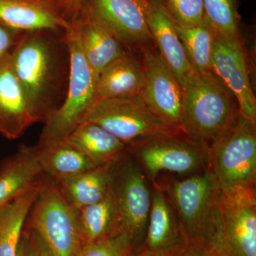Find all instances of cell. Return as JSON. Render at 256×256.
<instances>
[{"instance_id":"30","label":"cell","mask_w":256,"mask_h":256,"mask_svg":"<svg viewBox=\"0 0 256 256\" xmlns=\"http://www.w3.org/2000/svg\"><path fill=\"white\" fill-rule=\"evenodd\" d=\"M21 32L0 22V62L11 54L22 36Z\"/></svg>"},{"instance_id":"20","label":"cell","mask_w":256,"mask_h":256,"mask_svg":"<svg viewBox=\"0 0 256 256\" xmlns=\"http://www.w3.org/2000/svg\"><path fill=\"white\" fill-rule=\"evenodd\" d=\"M144 84L142 62L127 52L101 72L96 84L95 101L141 94Z\"/></svg>"},{"instance_id":"23","label":"cell","mask_w":256,"mask_h":256,"mask_svg":"<svg viewBox=\"0 0 256 256\" xmlns=\"http://www.w3.org/2000/svg\"><path fill=\"white\" fill-rule=\"evenodd\" d=\"M44 180L38 186L0 208V256H18L26 217Z\"/></svg>"},{"instance_id":"22","label":"cell","mask_w":256,"mask_h":256,"mask_svg":"<svg viewBox=\"0 0 256 256\" xmlns=\"http://www.w3.org/2000/svg\"><path fill=\"white\" fill-rule=\"evenodd\" d=\"M36 149L42 172L56 181L76 176L98 166L78 150L62 140L38 142Z\"/></svg>"},{"instance_id":"32","label":"cell","mask_w":256,"mask_h":256,"mask_svg":"<svg viewBox=\"0 0 256 256\" xmlns=\"http://www.w3.org/2000/svg\"><path fill=\"white\" fill-rule=\"evenodd\" d=\"M176 256H225L213 248L188 244L186 248Z\"/></svg>"},{"instance_id":"33","label":"cell","mask_w":256,"mask_h":256,"mask_svg":"<svg viewBox=\"0 0 256 256\" xmlns=\"http://www.w3.org/2000/svg\"><path fill=\"white\" fill-rule=\"evenodd\" d=\"M18 256H34L33 248H32L31 238L28 229L24 226L20 244Z\"/></svg>"},{"instance_id":"34","label":"cell","mask_w":256,"mask_h":256,"mask_svg":"<svg viewBox=\"0 0 256 256\" xmlns=\"http://www.w3.org/2000/svg\"><path fill=\"white\" fill-rule=\"evenodd\" d=\"M68 1V6L76 14H78L80 10L82 9V2L84 0H67Z\"/></svg>"},{"instance_id":"12","label":"cell","mask_w":256,"mask_h":256,"mask_svg":"<svg viewBox=\"0 0 256 256\" xmlns=\"http://www.w3.org/2000/svg\"><path fill=\"white\" fill-rule=\"evenodd\" d=\"M212 72L234 96L239 111L256 122V100L249 78L246 56L239 38L215 33Z\"/></svg>"},{"instance_id":"5","label":"cell","mask_w":256,"mask_h":256,"mask_svg":"<svg viewBox=\"0 0 256 256\" xmlns=\"http://www.w3.org/2000/svg\"><path fill=\"white\" fill-rule=\"evenodd\" d=\"M150 182L162 174L184 178L208 169V144L182 130L158 133L128 144Z\"/></svg>"},{"instance_id":"28","label":"cell","mask_w":256,"mask_h":256,"mask_svg":"<svg viewBox=\"0 0 256 256\" xmlns=\"http://www.w3.org/2000/svg\"><path fill=\"white\" fill-rule=\"evenodd\" d=\"M136 250L132 238L126 232H122L109 238L86 244L79 256H132Z\"/></svg>"},{"instance_id":"29","label":"cell","mask_w":256,"mask_h":256,"mask_svg":"<svg viewBox=\"0 0 256 256\" xmlns=\"http://www.w3.org/2000/svg\"><path fill=\"white\" fill-rule=\"evenodd\" d=\"M174 22L184 28L196 26L204 20L203 0H163Z\"/></svg>"},{"instance_id":"21","label":"cell","mask_w":256,"mask_h":256,"mask_svg":"<svg viewBox=\"0 0 256 256\" xmlns=\"http://www.w3.org/2000/svg\"><path fill=\"white\" fill-rule=\"evenodd\" d=\"M62 141L78 150L96 166L114 161L128 146L118 138L92 122L79 124Z\"/></svg>"},{"instance_id":"10","label":"cell","mask_w":256,"mask_h":256,"mask_svg":"<svg viewBox=\"0 0 256 256\" xmlns=\"http://www.w3.org/2000/svg\"><path fill=\"white\" fill-rule=\"evenodd\" d=\"M142 52L143 99L164 124L182 131V90L178 79L156 48L144 47Z\"/></svg>"},{"instance_id":"19","label":"cell","mask_w":256,"mask_h":256,"mask_svg":"<svg viewBox=\"0 0 256 256\" xmlns=\"http://www.w3.org/2000/svg\"><path fill=\"white\" fill-rule=\"evenodd\" d=\"M84 56L96 79L109 65L127 52L124 45L86 10L75 24Z\"/></svg>"},{"instance_id":"26","label":"cell","mask_w":256,"mask_h":256,"mask_svg":"<svg viewBox=\"0 0 256 256\" xmlns=\"http://www.w3.org/2000/svg\"><path fill=\"white\" fill-rule=\"evenodd\" d=\"M175 28L192 69L198 73L212 72L215 32L205 18L196 26L184 28L175 23Z\"/></svg>"},{"instance_id":"31","label":"cell","mask_w":256,"mask_h":256,"mask_svg":"<svg viewBox=\"0 0 256 256\" xmlns=\"http://www.w3.org/2000/svg\"><path fill=\"white\" fill-rule=\"evenodd\" d=\"M24 227L28 229L30 233L32 248H33L34 256H54L40 234L25 225Z\"/></svg>"},{"instance_id":"14","label":"cell","mask_w":256,"mask_h":256,"mask_svg":"<svg viewBox=\"0 0 256 256\" xmlns=\"http://www.w3.org/2000/svg\"><path fill=\"white\" fill-rule=\"evenodd\" d=\"M152 184V204L142 248L166 256H176L188 246L174 207L166 193Z\"/></svg>"},{"instance_id":"6","label":"cell","mask_w":256,"mask_h":256,"mask_svg":"<svg viewBox=\"0 0 256 256\" xmlns=\"http://www.w3.org/2000/svg\"><path fill=\"white\" fill-rule=\"evenodd\" d=\"M69 60L68 84L64 101L44 122L40 142L62 140L74 131L96 100V79L82 53L75 25L66 31Z\"/></svg>"},{"instance_id":"9","label":"cell","mask_w":256,"mask_h":256,"mask_svg":"<svg viewBox=\"0 0 256 256\" xmlns=\"http://www.w3.org/2000/svg\"><path fill=\"white\" fill-rule=\"evenodd\" d=\"M85 122L100 126L127 146L152 134L180 130L164 124L141 94L96 100L80 124Z\"/></svg>"},{"instance_id":"27","label":"cell","mask_w":256,"mask_h":256,"mask_svg":"<svg viewBox=\"0 0 256 256\" xmlns=\"http://www.w3.org/2000/svg\"><path fill=\"white\" fill-rule=\"evenodd\" d=\"M204 18L215 33L239 38L237 0H203Z\"/></svg>"},{"instance_id":"4","label":"cell","mask_w":256,"mask_h":256,"mask_svg":"<svg viewBox=\"0 0 256 256\" xmlns=\"http://www.w3.org/2000/svg\"><path fill=\"white\" fill-rule=\"evenodd\" d=\"M208 148V170L220 192L256 188V122L238 110Z\"/></svg>"},{"instance_id":"8","label":"cell","mask_w":256,"mask_h":256,"mask_svg":"<svg viewBox=\"0 0 256 256\" xmlns=\"http://www.w3.org/2000/svg\"><path fill=\"white\" fill-rule=\"evenodd\" d=\"M78 214L58 182L46 176L24 225L41 236L54 256H79L84 245Z\"/></svg>"},{"instance_id":"2","label":"cell","mask_w":256,"mask_h":256,"mask_svg":"<svg viewBox=\"0 0 256 256\" xmlns=\"http://www.w3.org/2000/svg\"><path fill=\"white\" fill-rule=\"evenodd\" d=\"M42 31L22 35L10 54L12 66L28 104L40 122L58 108L63 82L62 40Z\"/></svg>"},{"instance_id":"7","label":"cell","mask_w":256,"mask_h":256,"mask_svg":"<svg viewBox=\"0 0 256 256\" xmlns=\"http://www.w3.org/2000/svg\"><path fill=\"white\" fill-rule=\"evenodd\" d=\"M109 193L117 207L122 232L142 248L152 204V184L127 149L109 164Z\"/></svg>"},{"instance_id":"11","label":"cell","mask_w":256,"mask_h":256,"mask_svg":"<svg viewBox=\"0 0 256 256\" xmlns=\"http://www.w3.org/2000/svg\"><path fill=\"white\" fill-rule=\"evenodd\" d=\"M225 256H256V188L220 192Z\"/></svg>"},{"instance_id":"18","label":"cell","mask_w":256,"mask_h":256,"mask_svg":"<svg viewBox=\"0 0 256 256\" xmlns=\"http://www.w3.org/2000/svg\"><path fill=\"white\" fill-rule=\"evenodd\" d=\"M0 22L22 32H66L72 26L43 0H0Z\"/></svg>"},{"instance_id":"16","label":"cell","mask_w":256,"mask_h":256,"mask_svg":"<svg viewBox=\"0 0 256 256\" xmlns=\"http://www.w3.org/2000/svg\"><path fill=\"white\" fill-rule=\"evenodd\" d=\"M146 24L156 50L182 87L185 78L193 69L178 36L174 21L163 0H151L148 2Z\"/></svg>"},{"instance_id":"15","label":"cell","mask_w":256,"mask_h":256,"mask_svg":"<svg viewBox=\"0 0 256 256\" xmlns=\"http://www.w3.org/2000/svg\"><path fill=\"white\" fill-rule=\"evenodd\" d=\"M38 122L15 75L10 54L0 62V134L18 139Z\"/></svg>"},{"instance_id":"13","label":"cell","mask_w":256,"mask_h":256,"mask_svg":"<svg viewBox=\"0 0 256 256\" xmlns=\"http://www.w3.org/2000/svg\"><path fill=\"white\" fill-rule=\"evenodd\" d=\"M148 2L142 0H89L88 11L124 48L142 50L152 41L146 24Z\"/></svg>"},{"instance_id":"24","label":"cell","mask_w":256,"mask_h":256,"mask_svg":"<svg viewBox=\"0 0 256 256\" xmlns=\"http://www.w3.org/2000/svg\"><path fill=\"white\" fill-rule=\"evenodd\" d=\"M109 164L110 162L56 181L64 196L76 210L90 206L105 198L109 190Z\"/></svg>"},{"instance_id":"35","label":"cell","mask_w":256,"mask_h":256,"mask_svg":"<svg viewBox=\"0 0 256 256\" xmlns=\"http://www.w3.org/2000/svg\"><path fill=\"white\" fill-rule=\"evenodd\" d=\"M132 256H166L162 255V254H156V252H148V250H144V249H140L139 250H136L134 252Z\"/></svg>"},{"instance_id":"25","label":"cell","mask_w":256,"mask_h":256,"mask_svg":"<svg viewBox=\"0 0 256 256\" xmlns=\"http://www.w3.org/2000/svg\"><path fill=\"white\" fill-rule=\"evenodd\" d=\"M78 218L84 246L122 232L118 212L109 190L104 200L78 210Z\"/></svg>"},{"instance_id":"1","label":"cell","mask_w":256,"mask_h":256,"mask_svg":"<svg viewBox=\"0 0 256 256\" xmlns=\"http://www.w3.org/2000/svg\"><path fill=\"white\" fill-rule=\"evenodd\" d=\"M152 182L169 198L188 244L213 248L224 254L220 192L208 169L184 178L160 175Z\"/></svg>"},{"instance_id":"17","label":"cell","mask_w":256,"mask_h":256,"mask_svg":"<svg viewBox=\"0 0 256 256\" xmlns=\"http://www.w3.org/2000/svg\"><path fill=\"white\" fill-rule=\"evenodd\" d=\"M45 178L36 146H20L14 154L0 162V208L38 186Z\"/></svg>"},{"instance_id":"3","label":"cell","mask_w":256,"mask_h":256,"mask_svg":"<svg viewBox=\"0 0 256 256\" xmlns=\"http://www.w3.org/2000/svg\"><path fill=\"white\" fill-rule=\"evenodd\" d=\"M182 90V130L210 146L238 112L235 98L212 72L198 73L192 70Z\"/></svg>"},{"instance_id":"36","label":"cell","mask_w":256,"mask_h":256,"mask_svg":"<svg viewBox=\"0 0 256 256\" xmlns=\"http://www.w3.org/2000/svg\"><path fill=\"white\" fill-rule=\"evenodd\" d=\"M142 1H144V2H150V1H151V0H142Z\"/></svg>"}]
</instances>
